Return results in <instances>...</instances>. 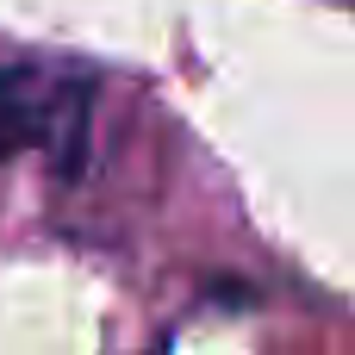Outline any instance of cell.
<instances>
[{
  "label": "cell",
  "instance_id": "6da1fadb",
  "mask_svg": "<svg viewBox=\"0 0 355 355\" xmlns=\"http://www.w3.org/2000/svg\"><path fill=\"white\" fill-rule=\"evenodd\" d=\"M87 75H62L50 62H0V162L19 150H44L62 168L87 150Z\"/></svg>",
  "mask_w": 355,
  "mask_h": 355
}]
</instances>
